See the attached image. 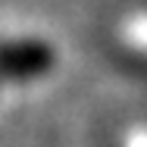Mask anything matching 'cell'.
Returning a JSON list of instances; mask_svg holds the SVG:
<instances>
[{
    "label": "cell",
    "mask_w": 147,
    "mask_h": 147,
    "mask_svg": "<svg viewBox=\"0 0 147 147\" xmlns=\"http://www.w3.org/2000/svg\"><path fill=\"white\" fill-rule=\"evenodd\" d=\"M53 47L38 38H13L0 41V88L6 82H31L53 66Z\"/></svg>",
    "instance_id": "obj_1"
}]
</instances>
